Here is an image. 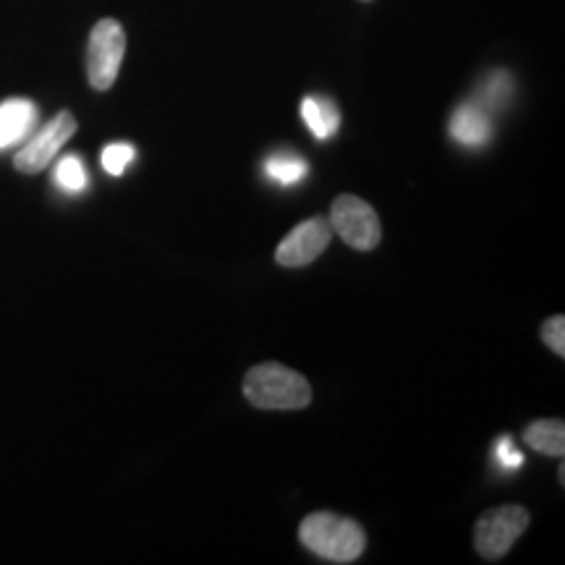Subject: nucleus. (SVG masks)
<instances>
[{"instance_id": "obj_8", "label": "nucleus", "mask_w": 565, "mask_h": 565, "mask_svg": "<svg viewBox=\"0 0 565 565\" xmlns=\"http://www.w3.org/2000/svg\"><path fill=\"white\" fill-rule=\"evenodd\" d=\"M34 124H38V105L24 97L0 103V150L19 145L30 137Z\"/></svg>"}, {"instance_id": "obj_12", "label": "nucleus", "mask_w": 565, "mask_h": 565, "mask_svg": "<svg viewBox=\"0 0 565 565\" xmlns=\"http://www.w3.org/2000/svg\"><path fill=\"white\" fill-rule=\"evenodd\" d=\"M307 173H309L307 160L294 152H278L265 160V175L273 183H280V186H294V183L307 179Z\"/></svg>"}, {"instance_id": "obj_5", "label": "nucleus", "mask_w": 565, "mask_h": 565, "mask_svg": "<svg viewBox=\"0 0 565 565\" xmlns=\"http://www.w3.org/2000/svg\"><path fill=\"white\" fill-rule=\"evenodd\" d=\"M330 228L359 252H372L383 238V225H380L377 212H374L372 204L353 194H341L333 202Z\"/></svg>"}, {"instance_id": "obj_13", "label": "nucleus", "mask_w": 565, "mask_h": 565, "mask_svg": "<svg viewBox=\"0 0 565 565\" xmlns=\"http://www.w3.org/2000/svg\"><path fill=\"white\" fill-rule=\"evenodd\" d=\"M55 183L68 194H79L87 189V168H84L79 154H66V158H61L58 166H55Z\"/></svg>"}, {"instance_id": "obj_16", "label": "nucleus", "mask_w": 565, "mask_h": 565, "mask_svg": "<svg viewBox=\"0 0 565 565\" xmlns=\"http://www.w3.org/2000/svg\"><path fill=\"white\" fill-rule=\"evenodd\" d=\"M542 341L547 343V349L557 353V356H565V317H550V320L542 324Z\"/></svg>"}, {"instance_id": "obj_7", "label": "nucleus", "mask_w": 565, "mask_h": 565, "mask_svg": "<svg viewBox=\"0 0 565 565\" xmlns=\"http://www.w3.org/2000/svg\"><path fill=\"white\" fill-rule=\"evenodd\" d=\"M330 242H333L330 221H324V217H309V221L299 223L282 238L278 252H275V263L282 267L312 265L328 249Z\"/></svg>"}, {"instance_id": "obj_6", "label": "nucleus", "mask_w": 565, "mask_h": 565, "mask_svg": "<svg viewBox=\"0 0 565 565\" xmlns=\"http://www.w3.org/2000/svg\"><path fill=\"white\" fill-rule=\"evenodd\" d=\"M74 134H76V118L71 116L68 110H61L53 121H47L30 141H26L24 150L13 158V166H17L19 173H26V175L45 171V168L53 162L55 154L61 152V147L66 145Z\"/></svg>"}, {"instance_id": "obj_9", "label": "nucleus", "mask_w": 565, "mask_h": 565, "mask_svg": "<svg viewBox=\"0 0 565 565\" xmlns=\"http://www.w3.org/2000/svg\"><path fill=\"white\" fill-rule=\"evenodd\" d=\"M450 137L463 147H484L492 139V121L487 110L477 103H466L450 116Z\"/></svg>"}, {"instance_id": "obj_17", "label": "nucleus", "mask_w": 565, "mask_h": 565, "mask_svg": "<svg viewBox=\"0 0 565 565\" xmlns=\"http://www.w3.org/2000/svg\"><path fill=\"white\" fill-rule=\"evenodd\" d=\"M508 92H511V79H508V76H505V71H498V74H492L490 82H487L484 100H487V103L505 100Z\"/></svg>"}, {"instance_id": "obj_4", "label": "nucleus", "mask_w": 565, "mask_h": 565, "mask_svg": "<svg viewBox=\"0 0 565 565\" xmlns=\"http://www.w3.org/2000/svg\"><path fill=\"white\" fill-rule=\"evenodd\" d=\"M529 526V511L521 505H500L487 511L482 519L477 521L475 529V545L477 553L487 557V561H500L508 555L521 534Z\"/></svg>"}, {"instance_id": "obj_14", "label": "nucleus", "mask_w": 565, "mask_h": 565, "mask_svg": "<svg viewBox=\"0 0 565 565\" xmlns=\"http://www.w3.org/2000/svg\"><path fill=\"white\" fill-rule=\"evenodd\" d=\"M134 158H137V150L126 141H116V145H108L103 150V168L110 175H124L126 168L131 166Z\"/></svg>"}, {"instance_id": "obj_2", "label": "nucleus", "mask_w": 565, "mask_h": 565, "mask_svg": "<svg viewBox=\"0 0 565 565\" xmlns=\"http://www.w3.org/2000/svg\"><path fill=\"white\" fill-rule=\"evenodd\" d=\"M244 395L252 406L265 408V412H299L312 401V387L303 380V374L267 362L246 372Z\"/></svg>"}, {"instance_id": "obj_10", "label": "nucleus", "mask_w": 565, "mask_h": 565, "mask_svg": "<svg viewBox=\"0 0 565 565\" xmlns=\"http://www.w3.org/2000/svg\"><path fill=\"white\" fill-rule=\"evenodd\" d=\"M301 118L309 126V131L315 134V139L320 141L335 137V131L341 129V113H338L335 103L328 100V97H303Z\"/></svg>"}, {"instance_id": "obj_15", "label": "nucleus", "mask_w": 565, "mask_h": 565, "mask_svg": "<svg viewBox=\"0 0 565 565\" xmlns=\"http://www.w3.org/2000/svg\"><path fill=\"white\" fill-rule=\"evenodd\" d=\"M492 458L494 463H498V469L503 471H515L521 463H524V456H521V450H515L511 437H500V440L494 443Z\"/></svg>"}, {"instance_id": "obj_3", "label": "nucleus", "mask_w": 565, "mask_h": 565, "mask_svg": "<svg viewBox=\"0 0 565 565\" xmlns=\"http://www.w3.org/2000/svg\"><path fill=\"white\" fill-rule=\"evenodd\" d=\"M126 53V32L116 19H103L92 26L87 45V79L92 89L108 92L118 79Z\"/></svg>"}, {"instance_id": "obj_1", "label": "nucleus", "mask_w": 565, "mask_h": 565, "mask_svg": "<svg viewBox=\"0 0 565 565\" xmlns=\"http://www.w3.org/2000/svg\"><path fill=\"white\" fill-rule=\"evenodd\" d=\"M299 540L303 547L328 563H353L366 547L364 529L353 519L330 511L307 515L299 526Z\"/></svg>"}, {"instance_id": "obj_11", "label": "nucleus", "mask_w": 565, "mask_h": 565, "mask_svg": "<svg viewBox=\"0 0 565 565\" xmlns=\"http://www.w3.org/2000/svg\"><path fill=\"white\" fill-rule=\"evenodd\" d=\"M524 440L529 448L540 450L545 456H563L565 450V424L561 419H542L529 424Z\"/></svg>"}]
</instances>
